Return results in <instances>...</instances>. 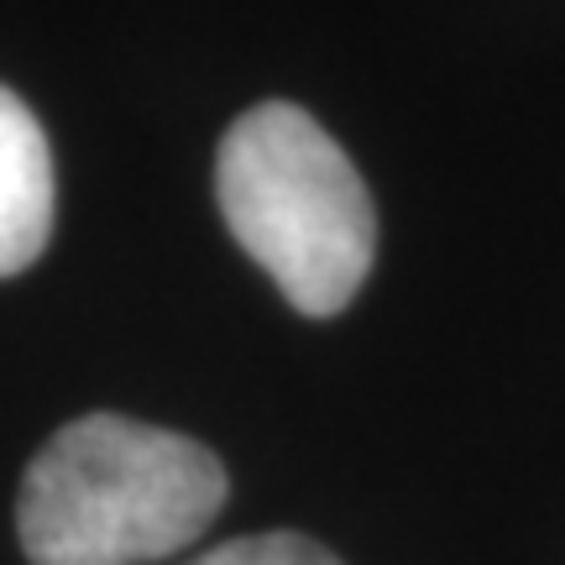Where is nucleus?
<instances>
[{"label": "nucleus", "mask_w": 565, "mask_h": 565, "mask_svg": "<svg viewBox=\"0 0 565 565\" xmlns=\"http://www.w3.org/2000/svg\"><path fill=\"white\" fill-rule=\"evenodd\" d=\"M225 492L210 445L126 414H84L26 466L17 534L32 565H141L200 540Z\"/></svg>", "instance_id": "nucleus-1"}, {"label": "nucleus", "mask_w": 565, "mask_h": 565, "mask_svg": "<svg viewBox=\"0 0 565 565\" xmlns=\"http://www.w3.org/2000/svg\"><path fill=\"white\" fill-rule=\"evenodd\" d=\"M189 565H341L324 545L303 540V534H246L221 550H204Z\"/></svg>", "instance_id": "nucleus-4"}, {"label": "nucleus", "mask_w": 565, "mask_h": 565, "mask_svg": "<svg viewBox=\"0 0 565 565\" xmlns=\"http://www.w3.org/2000/svg\"><path fill=\"white\" fill-rule=\"evenodd\" d=\"M53 236V152L38 116L0 84V278L42 257Z\"/></svg>", "instance_id": "nucleus-3"}, {"label": "nucleus", "mask_w": 565, "mask_h": 565, "mask_svg": "<svg viewBox=\"0 0 565 565\" xmlns=\"http://www.w3.org/2000/svg\"><path fill=\"white\" fill-rule=\"evenodd\" d=\"M221 215L299 315H341L372 273L377 215L362 173L309 110L267 100L225 131Z\"/></svg>", "instance_id": "nucleus-2"}]
</instances>
